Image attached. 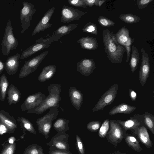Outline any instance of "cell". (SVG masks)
<instances>
[{
    "instance_id": "cell-46",
    "label": "cell",
    "mask_w": 154,
    "mask_h": 154,
    "mask_svg": "<svg viewBox=\"0 0 154 154\" xmlns=\"http://www.w3.org/2000/svg\"><path fill=\"white\" fill-rule=\"evenodd\" d=\"M129 94L130 98L132 101H134L136 100L137 94L135 91L131 89H129Z\"/></svg>"
},
{
    "instance_id": "cell-11",
    "label": "cell",
    "mask_w": 154,
    "mask_h": 154,
    "mask_svg": "<svg viewBox=\"0 0 154 154\" xmlns=\"http://www.w3.org/2000/svg\"><path fill=\"white\" fill-rule=\"evenodd\" d=\"M68 137L69 135L66 133H57L51 138L47 144L49 147H54L60 150L70 152L68 142Z\"/></svg>"
},
{
    "instance_id": "cell-41",
    "label": "cell",
    "mask_w": 154,
    "mask_h": 154,
    "mask_svg": "<svg viewBox=\"0 0 154 154\" xmlns=\"http://www.w3.org/2000/svg\"><path fill=\"white\" fill-rule=\"evenodd\" d=\"M68 3L71 5L78 7H82L85 8L87 6L84 0H68Z\"/></svg>"
},
{
    "instance_id": "cell-37",
    "label": "cell",
    "mask_w": 154,
    "mask_h": 154,
    "mask_svg": "<svg viewBox=\"0 0 154 154\" xmlns=\"http://www.w3.org/2000/svg\"><path fill=\"white\" fill-rule=\"evenodd\" d=\"M125 140L127 144L133 149L136 150L139 149V143L135 137L128 136L126 138Z\"/></svg>"
},
{
    "instance_id": "cell-7",
    "label": "cell",
    "mask_w": 154,
    "mask_h": 154,
    "mask_svg": "<svg viewBox=\"0 0 154 154\" xmlns=\"http://www.w3.org/2000/svg\"><path fill=\"white\" fill-rule=\"evenodd\" d=\"M118 87V84H115L105 92L92 109L93 112L103 110L106 106L112 103L116 98Z\"/></svg>"
},
{
    "instance_id": "cell-49",
    "label": "cell",
    "mask_w": 154,
    "mask_h": 154,
    "mask_svg": "<svg viewBox=\"0 0 154 154\" xmlns=\"http://www.w3.org/2000/svg\"><path fill=\"white\" fill-rule=\"evenodd\" d=\"M5 68V64L0 60V77L1 74Z\"/></svg>"
},
{
    "instance_id": "cell-45",
    "label": "cell",
    "mask_w": 154,
    "mask_h": 154,
    "mask_svg": "<svg viewBox=\"0 0 154 154\" xmlns=\"http://www.w3.org/2000/svg\"><path fill=\"white\" fill-rule=\"evenodd\" d=\"M10 133L9 130L7 127L0 121V135L4 134Z\"/></svg>"
},
{
    "instance_id": "cell-31",
    "label": "cell",
    "mask_w": 154,
    "mask_h": 154,
    "mask_svg": "<svg viewBox=\"0 0 154 154\" xmlns=\"http://www.w3.org/2000/svg\"><path fill=\"white\" fill-rule=\"evenodd\" d=\"M119 17L122 20L127 24L135 23L141 20L138 16L131 13L120 14Z\"/></svg>"
},
{
    "instance_id": "cell-24",
    "label": "cell",
    "mask_w": 154,
    "mask_h": 154,
    "mask_svg": "<svg viewBox=\"0 0 154 154\" xmlns=\"http://www.w3.org/2000/svg\"><path fill=\"white\" fill-rule=\"evenodd\" d=\"M56 70V67L54 65L51 64L45 66L38 77V80L43 82L50 79L54 76Z\"/></svg>"
},
{
    "instance_id": "cell-51",
    "label": "cell",
    "mask_w": 154,
    "mask_h": 154,
    "mask_svg": "<svg viewBox=\"0 0 154 154\" xmlns=\"http://www.w3.org/2000/svg\"><path fill=\"white\" fill-rule=\"evenodd\" d=\"M39 154H44L43 149L42 147L41 148Z\"/></svg>"
},
{
    "instance_id": "cell-29",
    "label": "cell",
    "mask_w": 154,
    "mask_h": 154,
    "mask_svg": "<svg viewBox=\"0 0 154 154\" xmlns=\"http://www.w3.org/2000/svg\"><path fill=\"white\" fill-rule=\"evenodd\" d=\"M138 132L139 138L141 142L147 147H150L152 143L146 128L144 126H141L138 128Z\"/></svg>"
},
{
    "instance_id": "cell-20",
    "label": "cell",
    "mask_w": 154,
    "mask_h": 154,
    "mask_svg": "<svg viewBox=\"0 0 154 154\" xmlns=\"http://www.w3.org/2000/svg\"><path fill=\"white\" fill-rule=\"evenodd\" d=\"M77 42L80 45L81 48L83 49L93 51L98 47L97 39L89 36L82 37L77 41Z\"/></svg>"
},
{
    "instance_id": "cell-27",
    "label": "cell",
    "mask_w": 154,
    "mask_h": 154,
    "mask_svg": "<svg viewBox=\"0 0 154 154\" xmlns=\"http://www.w3.org/2000/svg\"><path fill=\"white\" fill-rule=\"evenodd\" d=\"M131 57L129 65L132 73L134 72L137 69L140 62V55L137 48L133 45L132 47V52L130 55Z\"/></svg>"
},
{
    "instance_id": "cell-22",
    "label": "cell",
    "mask_w": 154,
    "mask_h": 154,
    "mask_svg": "<svg viewBox=\"0 0 154 154\" xmlns=\"http://www.w3.org/2000/svg\"><path fill=\"white\" fill-rule=\"evenodd\" d=\"M8 102L9 105L16 104L20 100L21 94L18 89L14 85L11 84L7 91Z\"/></svg>"
},
{
    "instance_id": "cell-12",
    "label": "cell",
    "mask_w": 154,
    "mask_h": 154,
    "mask_svg": "<svg viewBox=\"0 0 154 154\" xmlns=\"http://www.w3.org/2000/svg\"><path fill=\"white\" fill-rule=\"evenodd\" d=\"M45 98V95L40 92L28 96L21 105V110L28 111L39 106Z\"/></svg>"
},
{
    "instance_id": "cell-39",
    "label": "cell",
    "mask_w": 154,
    "mask_h": 154,
    "mask_svg": "<svg viewBox=\"0 0 154 154\" xmlns=\"http://www.w3.org/2000/svg\"><path fill=\"white\" fill-rule=\"evenodd\" d=\"M134 41V38H132L130 37L128 41L125 43L123 46L125 48L126 52L127 53L126 63H128L129 60L131 51V46Z\"/></svg>"
},
{
    "instance_id": "cell-16",
    "label": "cell",
    "mask_w": 154,
    "mask_h": 154,
    "mask_svg": "<svg viewBox=\"0 0 154 154\" xmlns=\"http://www.w3.org/2000/svg\"><path fill=\"white\" fill-rule=\"evenodd\" d=\"M20 54L17 53L9 57L5 63V69L9 75H12L17 72L20 64L19 59Z\"/></svg>"
},
{
    "instance_id": "cell-38",
    "label": "cell",
    "mask_w": 154,
    "mask_h": 154,
    "mask_svg": "<svg viewBox=\"0 0 154 154\" xmlns=\"http://www.w3.org/2000/svg\"><path fill=\"white\" fill-rule=\"evenodd\" d=\"M109 120L106 119L103 122L100 129L99 136L101 137H104L106 135L109 127Z\"/></svg>"
},
{
    "instance_id": "cell-28",
    "label": "cell",
    "mask_w": 154,
    "mask_h": 154,
    "mask_svg": "<svg viewBox=\"0 0 154 154\" xmlns=\"http://www.w3.org/2000/svg\"><path fill=\"white\" fill-rule=\"evenodd\" d=\"M69 121L63 118L58 119L54 123L53 125L54 129L57 133H66L69 128Z\"/></svg>"
},
{
    "instance_id": "cell-4",
    "label": "cell",
    "mask_w": 154,
    "mask_h": 154,
    "mask_svg": "<svg viewBox=\"0 0 154 154\" xmlns=\"http://www.w3.org/2000/svg\"><path fill=\"white\" fill-rule=\"evenodd\" d=\"M48 112L36 121V125L39 133L45 136L46 139L49 137V134L52 124L53 121L59 115L57 107H52Z\"/></svg>"
},
{
    "instance_id": "cell-18",
    "label": "cell",
    "mask_w": 154,
    "mask_h": 154,
    "mask_svg": "<svg viewBox=\"0 0 154 154\" xmlns=\"http://www.w3.org/2000/svg\"><path fill=\"white\" fill-rule=\"evenodd\" d=\"M0 121L7 127L10 133H14L17 128L15 119L8 112L4 110H0Z\"/></svg>"
},
{
    "instance_id": "cell-50",
    "label": "cell",
    "mask_w": 154,
    "mask_h": 154,
    "mask_svg": "<svg viewBox=\"0 0 154 154\" xmlns=\"http://www.w3.org/2000/svg\"><path fill=\"white\" fill-rule=\"evenodd\" d=\"M15 138L14 137H9L7 141L10 144H13L15 142Z\"/></svg>"
},
{
    "instance_id": "cell-17",
    "label": "cell",
    "mask_w": 154,
    "mask_h": 154,
    "mask_svg": "<svg viewBox=\"0 0 154 154\" xmlns=\"http://www.w3.org/2000/svg\"><path fill=\"white\" fill-rule=\"evenodd\" d=\"M69 94L72 105L76 109L79 110L83 103L82 93L76 88L71 87L69 89Z\"/></svg>"
},
{
    "instance_id": "cell-2",
    "label": "cell",
    "mask_w": 154,
    "mask_h": 154,
    "mask_svg": "<svg viewBox=\"0 0 154 154\" xmlns=\"http://www.w3.org/2000/svg\"><path fill=\"white\" fill-rule=\"evenodd\" d=\"M47 89L49 93L48 96L39 106L28 110L27 113L41 114L54 107L59 108L63 112H64V109L59 105V102L61 100L60 95L61 91V85L57 83H53L48 86Z\"/></svg>"
},
{
    "instance_id": "cell-43",
    "label": "cell",
    "mask_w": 154,
    "mask_h": 154,
    "mask_svg": "<svg viewBox=\"0 0 154 154\" xmlns=\"http://www.w3.org/2000/svg\"><path fill=\"white\" fill-rule=\"evenodd\" d=\"M76 145L78 151L80 154H84L83 145L81 139L78 135L76 136Z\"/></svg>"
},
{
    "instance_id": "cell-9",
    "label": "cell",
    "mask_w": 154,
    "mask_h": 154,
    "mask_svg": "<svg viewBox=\"0 0 154 154\" xmlns=\"http://www.w3.org/2000/svg\"><path fill=\"white\" fill-rule=\"evenodd\" d=\"M87 14L86 12L64 5L62 8L61 22L64 23H69L79 20L82 16Z\"/></svg>"
},
{
    "instance_id": "cell-3",
    "label": "cell",
    "mask_w": 154,
    "mask_h": 154,
    "mask_svg": "<svg viewBox=\"0 0 154 154\" xmlns=\"http://www.w3.org/2000/svg\"><path fill=\"white\" fill-rule=\"evenodd\" d=\"M13 30V26L9 19L7 23L1 44L2 54L6 56L9 55L11 51L16 49L19 45L18 40L14 35Z\"/></svg>"
},
{
    "instance_id": "cell-40",
    "label": "cell",
    "mask_w": 154,
    "mask_h": 154,
    "mask_svg": "<svg viewBox=\"0 0 154 154\" xmlns=\"http://www.w3.org/2000/svg\"><path fill=\"white\" fill-rule=\"evenodd\" d=\"M101 123L99 121H93L89 122L87 124V129L91 131H97L100 128Z\"/></svg>"
},
{
    "instance_id": "cell-26",
    "label": "cell",
    "mask_w": 154,
    "mask_h": 154,
    "mask_svg": "<svg viewBox=\"0 0 154 154\" xmlns=\"http://www.w3.org/2000/svg\"><path fill=\"white\" fill-rule=\"evenodd\" d=\"M130 37L129 31L125 26L121 27L115 34V38L116 41L123 46L128 41Z\"/></svg>"
},
{
    "instance_id": "cell-1",
    "label": "cell",
    "mask_w": 154,
    "mask_h": 154,
    "mask_svg": "<svg viewBox=\"0 0 154 154\" xmlns=\"http://www.w3.org/2000/svg\"><path fill=\"white\" fill-rule=\"evenodd\" d=\"M102 36L104 50L108 59L112 63H121L126 52L125 47L117 42L115 34L108 29L103 31Z\"/></svg>"
},
{
    "instance_id": "cell-13",
    "label": "cell",
    "mask_w": 154,
    "mask_h": 154,
    "mask_svg": "<svg viewBox=\"0 0 154 154\" xmlns=\"http://www.w3.org/2000/svg\"><path fill=\"white\" fill-rule=\"evenodd\" d=\"M54 7H51L45 14L33 30L32 36H33L41 31L50 27L52 24L49 23L55 11Z\"/></svg>"
},
{
    "instance_id": "cell-8",
    "label": "cell",
    "mask_w": 154,
    "mask_h": 154,
    "mask_svg": "<svg viewBox=\"0 0 154 154\" xmlns=\"http://www.w3.org/2000/svg\"><path fill=\"white\" fill-rule=\"evenodd\" d=\"M54 42L51 36H48L46 38H41L36 40L35 43L23 51L20 59L23 60L27 58L38 51L48 48L50 44Z\"/></svg>"
},
{
    "instance_id": "cell-10",
    "label": "cell",
    "mask_w": 154,
    "mask_h": 154,
    "mask_svg": "<svg viewBox=\"0 0 154 154\" xmlns=\"http://www.w3.org/2000/svg\"><path fill=\"white\" fill-rule=\"evenodd\" d=\"M141 63L139 72L140 83L144 86L148 78L150 72L149 57L144 48L141 49Z\"/></svg>"
},
{
    "instance_id": "cell-47",
    "label": "cell",
    "mask_w": 154,
    "mask_h": 154,
    "mask_svg": "<svg viewBox=\"0 0 154 154\" xmlns=\"http://www.w3.org/2000/svg\"><path fill=\"white\" fill-rule=\"evenodd\" d=\"M84 1L87 6L91 7L95 5L96 0H84Z\"/></svg>"
},
{
    "instance_id": "cell-52",
    "label": "cell",
    "mask_w": 154,
    "mask_h": 154,
    "mask_svg": "<svg viewBox=\"0 0 154 154\" xmlns=\"http://www.w3.org/2000/svg\"></svg>"
},
{
    "instance_id": "cell-34",
    "label": "cell",
    "mask_w": 154,
    "mask_h": 154,
    "mask_svg": "<svg viewBox=\"0 0 154 154\" xmlns=\"http://www.w3.org/2000/svg\"><path fill=\"white\" fill-rule=\"evenodd\" d=\"M84 32L97 35L98 34L97 25L91 22L87 23L82 29Z\"/></svg>"
},
{
    "instance_id": "cell-48",
    "label": "cell",
    "mask_w": 154,
    "mask_h": 154,
    "mask_svg": "<svg viewBox=\"0 0 154 154\" xmlns=\"http://www.w3.org/2000/svg\"><path fill=\"white\" fill-rule=\"evenodd\" d=\"M105 2H106L105 0H96L95 5L96 6L100 7Z\"/></svg>"
},
{
    "instance_id": "cell-35",
    "label": "cell",
    "mask_w": 154,
    "mask_h": 154,
    "mask_svg": "<svg viewBox=\"0 0 154 154\" xmlns=\"http://www.w3.org/2000/svg\"><path fill=\"white\" fill-rule=\"evenodd\" d=\"M99 23L103 27H108L114 26L115 23L114 21L103 16H100L97 19Z\"/></svg>"
},
{
    "instance_id": "cell-32",
    "label": "cell",
    "mask_w": 154,
    "mask_h": 154,
    "mask_svg": "<svg viewBox=\"0 0 154 154\" xmlns=\"http://www.w3.org/2000/svg\"><path fill=\"white\" fill-rule=\"evenodd\" d=\"M144 114V123L154 134V116L148 112H145Z\"/></svg>"
},
{
    "instance_id": "cell-19",
    "label": "cell",
    "mask_w": 154,
    "mask_h": 154,
    "mask_svg": "<svg viewBox=\"0 0 154 154\" xmlns=\"http://www.w3.org/2000/svg\"><path fill=\"white\" fill-rule=\"evenodd\" d=\"M78 24H71L61 26L52 33V38L54 42L57 41L63 36L72 32L77 26Z\"/></svg>"
},
{
    "instance_id": "cell-21",
    "label": "cell",
    "mask_w": 154,
    "mask_h": 154,
    "mask_svg": "<svg viewBox=\"0 0 154 154\" xmlns=\"http://www.w3.org/2000/svg\"><path fill=\"white\" fill-rule=\"evenodd\" d=\"M136 109L135 106L122 103L114 106L109 112L110 116H113L118 113L129 114L133 112Z\"/></svg>"
},
{
    "instance_id": "cell-23",
    "label": "cell",
    "mask_w": 154,
    "mask_h": 154,
    "mask_svg": "<svg viewBox=\"0 0 154 154\" xmlns=\"http://www.w3.org/2000/svg\"><path fill=\"white\" fill-rule=\"evenodd\" d=\"M110 129L109 132V137L113 141H117L122 137V132L120 125L114 120H111Z\"/></svg>"
},
{
    "instance_id": "cell-42",
    "label": "cell",
    "mask_w": 154,
    "mask_h": 154,
    "mask_svg": "<svg viewBox=\"0 0 154 154\" xmlns=\"http://www.w3.org/2000/svg\"><path fill=\"white\" fill-rule=\"evenodd\" d=\"M154 0H138L137 1V4L138 8L143 9L146 8L147 5Z\"/></svg>"
},
{
    "instance_id": "cell-25",
    "label": "cell",
    "mask_w": 154,
    "mask_h": 154,
    "mask_svg": "<svg viewBox=\"0 0 154 154\" xmlns=\"http://www.w3.org/2000/svg\"><path fill=\"white\" fill-rule=\"evenodd\" d=\"M17 121L20 124L21 128L22 130L23 134L21 136V139L23 138L26 134V131L36 135L37 132L35 129L33 125L28 119L23 117H19L17 119Z\"/></svg>"
},
{
    "instance_id": "cell-5",
    "label": "cell",
    "mask_w": 154,
    "mask_h": 154,
    "mask_svg": "<svg viewBox=\"0 0 154 154\" xmlns=\"http://www.w3.org/2000/svg\"><path fill=\"white\" fill-rule=\"evenodd\" d=\"M22 5L23 7L20 10V14L21 26V34L24 33L29 27L31 20L36 10L32 3L23 1Z\"/></svg>"
},
{
    "instance_id": "cell-36",
    "label": "cell",
    "mask_w": 154,
    "mask_h": 154,
    "mask_svg": "<svg viewBox=\"0 0 154 154\" xmlns=\"http://www.w3.org/2000/svg\"><path fill=\"white\" fill-rule=\"evenodd\" d=\"M41 147L36 144L30 145L25 149L23 154H39Z\"/></svg>"
},
{
    "instance_id": "cell-14",
    "label": "cell",
    "mask_w": 154,
    "mask_h": 154,
    "mask_svg": "<svg viewBox=\"0 0 154 154\" xmlns=\"http://www.w3.org/2000/svg\"><path fill=\"white\" fill-rule=\"evenodd\" d=\"M77 65V70L85 76L92 74L96 68L95 63L92 59H83L78 62Z\"/></svg>"
},
{
    "instance_id": "cell-15",
    "label": "cell",
    "mask_w": 154,
    "mask_h": 154,
    "mask_svg": "<svg viewBox=\"0 0 154 154\" xmlns=\"http://www.w3.org/2000/svg\"><path fill=\"white\" fill-rule=\"evenodd\" d=\"M144 114L140 115L137 114L131 117L125 121L120 120H114L119 122L126 130L136 128L141 125L144 121Z\"/></svg>"
},
{
    "instance_id": "cell-6",
    "label": "cell",
    "mask_w": 154,
    "mask_h": 154,
    "mask_svg": "<svg viewBox=\"0 0 154 154\" xmlns=\"http://www.w3.org/2000/svg\"><path fill=\"white\" fill-rule=\"evenodd\" d=\"M49 51H44L40 54L26 61L21 68L19 77L23 78L36 70Z\"/></svg>"
},
{
    "instance_id": "cell-30",
    "label": "cell",
    "mask_w": 154,
    "mask_h": 154,
    "mask_svg": "<svg viewBox=\"0 0 154 154\" xmlns=\"http://www.w3.org/2000/svg\"><path fill=\"white\" fill-rule=\"evenodd\" d=\"M9 82L5 75L3 73L0 77V99L4 101L7 93Z\"/></svg>"
},
{
    "instance_id": "cell-44",
    "label": "cell",
    "mask_w": 154,
    "mask_h": 154,
    "mask_svg": "<svg viewBox=\"0 0 154 154\" xmlns=\"http://www.w3.org/2000/svg\"><path fill=\"white\" fill-rule=\"evenodd\" d=\"M49 154H72L70 152L64 151L57 149L54 147H49Z\"/></svg>"
},
{
    "instance_id": "cell-33",
    "label": "cell",
    "mask_w": 154,
    "mask_h": 154,
    "mask_svg": "<svg viewBox=\"0 0 154 154\" xmlns=\"http://www.w3.org/2000/svg\"><path fill=\"white\" fill-rule=\"evenodd\" d=\"M2 145L3 147L0 154H14L16 148L15 142L13 144H10L8 142L6 143L5 141Z\"/></svg>"
}]
</instances>
